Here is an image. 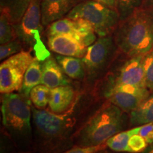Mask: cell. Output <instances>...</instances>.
Returning <instances> with one entry per match:
<instances>
[{"label": "cell", "instance_id": "obj_17", "mask_svg": "<svg viewBox=\"0 0 153 153\" xmlns=\"http://www.w3.org/2000/svg\"><path fill=\"white\" fill-rule=\"evenodd\" d=\"M48 34V36L68 35L82 43V38L77 28L76 21L67 17L58 19L50 24Z\"/></svg>", "mask_w": 153, "mask_h": 153}, {"label": "cell", "instance_id": "obj_23", "mask_svg": "<svg viewBox=\"0 0 153 153\" xmlns=\"http://www.w3.org/2000/svg\"><path fill=\"white\" fill-rule=\"evenodd\" d=\"M145 0H118V13L120 21L129 16L134 11L143 7Z\"/></svg>", "mask_w": 153, "mask_h": 153}, {"label": "cell", "instance_id": "obj_21", "mask_svg": "<svg viewBox=\"0 0 153 153\" xmlns=\"http://www.w3.org/2000/svg\"><path fill=\"white\" fill-rule=\"evenodd\" d=\"M0 43L4 44L17 38L14 24L7 11L0 9Z\"/></svg>", "mask_w": 153, "mask_h": 153}, {"label": "cell", "instance_id": "obj_9", "mask_svg": "<svg viewBox=\"0 0 153 153\" xmlns=\"http://www.w3.org/2000/svg\"><path fill=\"white\" fill-rule=\"evenodd\" d=\"M143 56L131 57L118 70L108 87L120 85H130L147 88L143 68Z\"/></svg>", "mask_w": 153, "mask_h": 153}, {"label": "cell", "instance_id": "obj_15", "mask_svg": "<svg viewBox=\"0 0 153 153\" xmlns=\"http://www.w3.org/2000/svg\"><path fill=\"white\" fill-rule=\"evenodd\" d=\"M55 59L64 73L68 76L74 79H82L84 78L86 71L82 58L57 55L55 56Z\"/></svg>", "mask_w": 153, "mask_h": 153}, {"label": "cell", "instance_id": "obj_7", "mask_svg": "<svg viewBox=\"0 0 153 153\" xmlns=\"http://www.w3.org/2000/svg\"><path fill=\"white\" fill-rule=\"evenodd\" d=\"M41 0H32L29 7L18 24H14L17 38L24 46L31 48L41 43L40 35L42 30Z\"/></svg>", "mask_w": 153, "mask_h": 153}, {"label": "cell", "instance_id": "obj_11", "mask_svg": "<svg viewBox=\"0 0 153 153\" xmlns=\"http://www.w3.org/2000/svg\"><path fill=\"white\" fill-rule=\"evenodd\" d=\"M85 0H41V21L43 26H49L69 13Z\"/></svg>", "mask_w": 153, "mask_h": 153}, {"label": "cell", "instance_id": "obj_22", "mask_svg": "<svg viewBox=\"0 0 153 153\" xmlns=\"http://www.w3.org/2000/svg\"><path fill=\"white\" fill-rule=\"evenodd\" d=\"M51 88L43 85L36 86L30 93V98L32 103L37 108H45L49 104Z\"/></svg>", "mask_w": 153, "mask_h": 153}, {"label": "cell", "instance_id": "obj_25", "mask_svg": "<svg viewBox=\"0 0 153 153\" xmlns=\"http://www.w3.org/2000/svg\"><path fill=\"white\" fill-rule=\"evenodd\" d=\"M143 68L146 87L153 90V50L143 56Z\"/></svg>", "mask_w": 153, "mask_h": 153}, {"label": "cell", "instance_id": "obj_32", "mask_svg": "<svg viewBox=\"0 0 153 153\" xmlns=\"http://www.w3.org/2000/svg\"><path fill=\"white\" fill-rule=\"evenodd\" d=\"M99 153H108L107 152H106V151H104V150H102L101 151V152H100Z\"/></svg>", "mask_w": 153, "mask_h": 153}, {"label": "cell", "instance_id": "obj_31", "mask_svg": "<svg viewBox=\"0 0 153 153\" xmlns=\"http://www.w3.org/2000/svg\"><path fill=\"white\" fill-rule=\"evenodd\" d=\"M143 153H153V143L150 144V146L148 147L143 151Z\"/></svg>", "mask_w": 153, "mask_h": 153}, {"label": "cell", "instance_id": "obj_30", "mask_svg": "<svg viewBox=\"0 0 153 153\" xmlns=\"http://www.w3.org/2000/svg\"><path fill=\"white\" fill-rule=\"evenodd\" d=\"M143 7L153 10V0H145Z\"/></svg>", "mask_w": 153, "mask_h": 153}, {"label": "cell", "instance_id": "obj_6", "mask_svg": "<svg viewBox=\"0 0 153 153\" xmlns=\"http://www.w3.org/2000/svg\"><path fill=\"white\" fill-rule=\"evenodd\" d=\"M33 58L30 52H22L8 57L0 65V91L2 94L20 90L26 70Z\"/></svg>", "mask_w": 153, "mask_h": 153}, {"label": "cell", "instance_id": "obj_27", "mask_svg": "<svg viewBox=\"0 0 153 153\" xmlns=\"http://www.w3.org/2000/svg\"><path fill=\"white\" fill-rule=\"evenodd\" d=\"M106 144H101L97 146H90V147H81L78 146L76 148L70 149L65 152L62 153H97L100 151L104 150Z\"/></svg>", "mask_w": 153, "mask_h": 153}, {"label": "cell", "instance_id": "obj_29", "mask_svg": "<svg viewBox=\"0 0 153 153\" xmlns=\"http://www.w3.org/2000/svg\"><path fill=\"white\" fill-rule=\"evenodd\" d=\"M94 1L106 6L108 8L114 9V10L117 11L118 9V0H94Z\"/></svg>", "mask_w": 153, "mask_h": 153}, {"label": "cell", "instance_id": "obj_20", "mask_svg": "<svg viewBox=\"0 0 153 153\" xmlns=\"http://www.w3.org/2000/svg\"><path fill=\"white\" fill-rule=\"evenodd\" d=\"M140 129V126L129 131L116 133L114 136L107 140L106 146L115 152H131L128 143L132 135L137 134Z\"/></svg>", "mask_w": 153, "mask_h": 153}, {"label": "cell", "instance_id": "obj_19", "mask_svg": "<svg viewBox=\"0 0 153 153\" xmlns=\"http://www.w3.org/2000/svg\"><path fill=\"white\" fill-rule=\"evenodd\" d=\"M32 0H0V9L8 13L14 24H18L29 7Z\"/></svg>", "mask_w": 153, "mask_h": 153}, {"label": "cell", "instance_id": "obj_26", "mask_svg": "<svg viewBox=\"0 0 153 153\" xmlns=\"http://www.w3.org/2000/svg\"><path fill=\"white\" fill-rule=\"evenodd\" d=\"M148 143L138 134L132 135L129 140L128 146L131 153H138L143 152L147 148Z\"/></svg>", "mask_w": 153, "mask_h": 153}, {"label": "cell", "instance_id": "obj_4", "mask_svg": "<svg viewBox=\"0 0 153 153\" xmlns=\"http://www.w3.org/2000/svg\"><path fill=\"white\" fill-rule=\"evenodd\" d=\"M28 97L19 94H4L1 99L3 123L7 128L20 135L30 132L31 108Z\"/></svg>", "mask_w": 153, "mask_h": 153}, {"label": "cell", "instance_id": "obj_33", "mask_svg": "<svg viewBox=\"0 0 153 153\" xmlns=\"http://www.w3.org/2000/svg\"><path fill=\"white\" fill-rule=\"evenodd\" d=\"M97 153H99V152H97Z\"/></svg>", "mask_w": 153, "mask_h": 153}, {"label": "cell", "instance_id": "obj_14", "mask_svg": "<svg viewBox=\"0 0 153 153\" xmlns=\"http://www.w3.org/2000/svg\"><path fill=\"white\" fill-rule=\"evenodd\" d=\"M74 98L73 89L69 85L60 86L51 89L49 107L52 112L60 114L66 111Z\"/></svg>", "mask_w": 153, "mask_h": 153}, {"label": "cell", "instance_id": "obj_5", "mask_svg": "<svg viewBox=\"0 0 153 153\" xmlns=\"http://www.w3.org/2000/svg\"><path fill=\"white\" fill-rule=\"evenodd\" d=\"M118 47L114 36L99 37L93 44L87 48L82 57L86 74L90 79H94L110 64Z\"/></svg>", "mask_w": 153, "mask_h": 153}, {"label": "cell", "instance_id": "obj_10", "mask_svg": "<svg viewBox=\"0 0 153 153\" xmlns=\"http://www.w3.org/2000/svg\"><path fill=\"white\" fill-rule=\"evenodd\" d=\"M33 117L38 131L48 139L60 137L66 128V118L54 112L33 109Z\"/></svg>", "mask_w": 153, "mask_h": 153}, {"label": "cell", "instance_id": "obj_12", "mask_svg": "<svg viewBox=\"0 0 153 153\" xmlns=\"http://www.w3.org/2000/svg\"><path fill=\"white\" fill-rule=\"evenodd\" d=\"M48 40L50 49L58 55L82 58L87 51V47L70 36H48Z\"/></svg>", "mask_w": 153, "mask_h": 153}, {"label": "cell", "instance_id": "obj_16", "mask_svg": "<svg viewBox=\"0 0 153 153\" xmlns=\"http://www.w3.org/2000/svg\"><path fill=\"white\" fill-rule=\"evenodd\" d=\"M42 64L38 58H33L25 73L22 88L19 91L22 94L30 97V93L36 86L41 84Z\"/></svg>", "mask_w": 153, "mask_h": 153}, {"label": "cell", "instance_id": "obj_24", "mask_svg": "<svg viewBox=\"0 0 153 153\" xmlns=\"http://www.w3.org/2000/svg\"><path fill=\"white\" fill-rule=\"evenodd\" d=\"M24 44L18 38L9 41L4 44H1L0 46V60H6L8 57L22 52L24 49Z\"/></svg>", "mask_w": 153, "mask_h": 153}, {"label": "cell", "instance_id": "obj_2", "mask_svg": "<svg viewBox=\"0 0 153 153\" xmlns=\"http://www.w3.org/2000/svg\"><path fill=\"white\" fill-rule=\"evenodd\" d=\"M123 116L122 110L110 104L99 111L82 129L78 146L90 147L104 144L107 140L121 131Z\"/></svg>", "mask_w": 153, "mask_h": 153}, {"label": "cell", "instance_id": "obj_8", "mask_svg": "<svg viewBox=\"0 0 153 153\" xmlns=\"http://www.w3.org/2000/svg\"><path fill=\"white\" fill-rule=\"evenodd\" d=\"M105 94L113 104L126 112L133 111L150 96L148 88L130 85L108 87Z\"/></svg>", "mask_w": 153, "mask_h": 153}, {"label": "cell", "instance_id": "obj_28", "mask_svg": "<svg viewBox=\"0 0 153 153\" xmlns=\"http://www.w3.org/2000/svg\"><path fill=\"white\" fill-rule=\"evenodd\" d=\"M137 134L143 137L148 144H152L153 143V123L140 126V129Z\"/></svg>", "mask_w": 153, "mask_h": 153}, {"label": "cell", "instance_id": "obj_18", "mask_svg": "<svg viewBox=\"0 0 153 153\" xmlns=\"http://www.w3.org/2000/svg\"><path fill=\"white\" fill-rule=\"evenodd\" d=\"M130 121L133 126L153 123V94L149 96L131 112Z\"/></svg>", "mask_w": 153, "mask_h": 153}, {"label": "cell", "instance_id": "obj_1", "mask_svg": "<svg viewBox=\"0 0 153 153\" xmlns=\"http://www.w3.org/2000/svg\"><path fill=\"white\" fill-rule=\"evenodd\" d=\"M113 36L118 49L127 56L147 54L153 50V10L137 9L120 21Z\"/></svg>", "mask_w": 153, "mask_h": 153}, {"label": "cell", "instance_id": "obj_3", "mask_svg": "<svg viewBox=\"0 0 153 153\" xmlns=\"http://www.w3.org/2000/svg\"><path fill=\"white\" fill-rule=\"evenodd\" d=\"M70 19H82L93 26L99 37L113 35L120 22L118 11L94 0H85L76 6L65 16Z\"/></svg>", "mask_w": 153, "mask_h": 153}, {"label": "cell", "instance_id": "obj_13", "mask_svg": "<svg viewBox=\"0 0 153 153\" xmlns=\"http://www.w3.org/2000/svg\"><path fill=\"white\" fill-rule=\"evenodd\" d=\"M63 70L56 59L49 57L42 64L41 84L51 89L68 85L70 82L63 74Z\"/></svg>", "mask_w": 153, "mask_h": 153}]
</instances>
